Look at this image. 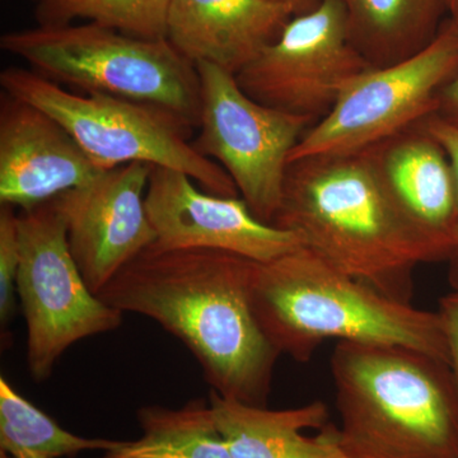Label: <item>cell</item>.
<instances>
[{
	"instance_id": "20",
	"label": "cell",
	"mask_w": 458,
	"mask_h": 458,
	"mask_svg": "<svg viewBox=\"0 0 458 458\" xmlns=\"http://www.w3.org/2000/svg\"><path fill=\"white\" fill-rule=\"evenodd\" d=\"M171 0H40L38 25H66L81 18L135 38H165Z\"/></svg>"
},
{
	"instance_id": "12",
	"label": "cell",
	"mask_w": 458,
	"mask_h": 458,
	"mask_svg": "<svg viewBox=\"0 0 458 458\" xmlns=\"http://www.w3.org/2000/svg\"><path fill=\"white\" fill-rule=\"evenodd\" d=\"M152 168L129 164L105 170L53 200L64 221L72 255L95 294L156 243L146 208Z\"/></svg>"
},
{
	"instance_id": "27",
	"label": "cell",
	"mask_w": 458,
	"mask_h": 458,
	"mask_svg": "<svg viewBox=\"0 0 458 458\" xmlns=\"http://www.w3.org/2000/svg\"><path fill=\"white\" fill-rule=\"evenodd\" d=\"M0 458H41L38 456H35V454H20L16 457L9 456V454H4V452H0Z\"/></svg>"
},
{
	"instance_id": "3",
	"label": "cell",
	"mask_w": 458,
	"mask_h": 458,
	"mask_svg": "<svg viewBox=\"0 0 458 458\" xmlns=\"http://www.w3.org/2000/svg\"><path fill=\"white\" fill-rule=\"evenodd\" d=\"M345 458H458L450 366L417 349L339 342L330 360Z\"/></svg>"
},
{
	"instance_id": "8",
	"label": "cell",
	"mask_w": 458,
	"mask_h": 458,
	"mask_svg": "<svg viewBox=\"0 0 458 458\" xmlns=\"http://www.w3.org/2000/svg\"><path fill=\"white\" fill-rule=\"evenodd\" d=\"M457 72L458 32L448 25L415 55L352 77L304 132L289 164L361 152L418 125L437 113L439 93Z\"/></svg>"
},
{
	"instance_id": "11",
	"label": "cell",
	"mask_w": 458,
	"mask_h": 458,
	"mask_svg": "<svg viewBox=\"0 0 458 458\" xmlns=\"http://www.w3.org/2000/svg\"><path fill=\"white\" fill-rule=\"evenodd\" d=\"M183 172L153 165L146 208L162 250H218L269 262L303 247L286 229L262 222L242 198L219 197L197 188Z\"/></svg>"
},
{
	"instance_id": "1",
	"label": "cell",
	"mask_w": 458,
	"mask_h": 458,
	"mask_svg": "<svg viewBox=\"0 0 458 458\" xmlns=\"http://www.w3.org/2000/svg\"><path fill=\"white\" fill-rule=\"evenodd\" d=\"M256 261L218 250L148 247L98 294L119 311L155 319L200 363L210 390L267 406L280 352L250 300Z\"/></svg>"
},
{
	"instance_id": "19",
	"label": "cell",
	"mask_w": 458,
	"mask_h": 458,
	"mask_svg": "<svg viewBox=\"0 0 458 458\" xmlns=\"http://www.w3.org/2000/svg\"><path fill=\"white\" fill-rule=\"evenodd\" d=\"M116 442L68 432L18 394L4 377L0 378V452L12 457L26 452L41 458H73L83 452L111 450Z\"/></svg>"
},
{
	"instance_id": "7",
	"label": "cell",
	"mask_w": 458,
	"mask_h": 458,
	"mask_svg": "<svg viewBox=\"0 0 458 458\" xmlns=\"http://www.w3.org/2000/svg\"><path fill=\"white\" fill-rule=\"evenodd\" d=\"M18 232L17 295L26 321L27 367L32 378L41 382L73 344L119 328L123 312L87 285L53 200L21 210Z\"/></svg>"
},
{
	"instance_id": "18",
	"label": "cell",
	"mask_w": 458,
	"mask_h": 458,
	"mask_svg": "<svg viewBox=\"0 0 458 458\" xmlns=\"http://www.w3.org/2000/svg\"><path fill=\"white\" fill-rule=\"evenodd\" d=\"M138 421L140 438L117 441L98 458H233L209 399H194L179 409L143 406Z\"/></svg>"
},
{
	"instance_id": "10",
	"label": "cell",
	"mask_w": 458,
	"mask_h": 458,
	"mask_svg": "<svg viewBox=\"0 0 458 458\" xmlns=\"http://www.w3.org/2000/svg\"><path fill=\"white\" fill-rule=\"evenodd\" d=\"M372 68L349 36L342 0H319L236 74L250 98L318 122L352 77Z\"/></svg>"
},
{
	"instance_id": "6",
	"label": "cell",
	"mask_w": 458,
	"mask_h": 458,
	"mask_svg": "<svg viewBox=\"0 0 458 458\" xmlns=\"http://www.w3.org/2000/svg\"><path fill=\"white\" fill-rule=\"evenodd\" d=\"M0 84L7 95L29 102L62 123L101 170L129 164L159 165L183 172L210 194L238 197L227 172L190 143L194 126L164 108L98 93L72 92L17 66L0 73Z\"/></svg>"
},
{
	"instance_id": "25",
	"label": "cell",
	"mask_w": 458,
	"mask_h": 458,
	"mask_svg": "<svg viewBox=\"0 0 458 458\" xmlns=\"http://www.w3.org/2000/svg\"><path fill=\"white\" fill-rule=\"evenodd\" d=\"M274 2L284 4L293 12V14L304 13L318 5L319 0H274Z\"/></svg>"
},
{
	"instance_id": "22",
	"label": "cell",
	"mask_w": 458,
	"mask_h": 458,
	"mask_svg": "<svg viewBox=\"0 0 458 458\" xmlns=\"http://www.w3.org/2000/svg\"><path fill=\"white\" fill-rule=\"evenodd\" d=\"M423 125L434 140L441 144L445 153H447L452 168H454L458 195V129L450 125V123L443 122L437 114H432V116L424 120ZM447 262L448 282H450L452 291L458 292V238L454 252H452L451 258L448 259Z\"/></svg>"
},
{
	"instance_id": "14",
	"label": "cell",
	"mask_w": 458,
	"mask_h": 458,
	"mask_svg": "<svg viewBox=\"0 0 458 458\" xmlns=\"http://www.w3.org/2000/svg\"><path fill=\"white\" fill-rule=\"evenodd\" d=\"M388 195L432 251L448 261L458 238V195L450 158L423 122L369 148Z\"/></svg>"
},
{
	"instance_id": "4",
	"label": "cell",
	"mask_w": 458,
	"mask_h": 458,
	"mask_svg": "<svg viewBox=\"0 0 458 458\" xmlns=\"http://www.w3.org/2000/svg\"><path fill=\"white\" fill-rule=\"evenodd\" d=\"M250 300L269 342L301 363L334 339L408 346L450 366L438 312L386 297L304 247L255 262Z\"/></svg>"
},
{
	"instance_id": "16",
	"label": "cell",
	"mask_w": 458,
	"mask_h": 458,
	"mask_svg": "<svg viewBox=\"0 0 458 458\" xmlns=\"http://www.w3.org/2000/svg\"><path fill=\"white\" fill-rule=\"evenodd\" d=\"M209 403L233 458H345L322 401L270 410L210 390Z\"/></svg>"
},
{
	"instance_id": "13",
	"label": "cell",
	"mask_w": 458,
	"mask_h": 458,
	"mask_svg": "<svg viewBox=\"0 0 458 458\" xmlns=\"http://www.w3.org/2000/svg\"><path fill=\"white\" fill-rule=\"evenodd\" d=\"M62 123L5 93L0 105V201L31 210L101 174Z\"/></svg>"
},
{
	"instance_id": "26",
	"label": "cell",
	"mask_w": 458,
	"mask_h": 458,
	"mask_svg": "<svg viewBox=\"0 0 458 458\" xmlns=\"http://www.w3.org/2000/svg\"><path fill=\"white\" fill-rule=\"evenodd\" d=\"M443 5L450 12V25L458 32V0H443Z\"/></svg>"
},
{
	"instance_id": "17",
	"label": "cell",
	"mask_w": 458,
	"mask_h": 458,
	"mask_svg": "<svg viewBox=\"0 0 458 458\" xmlns=\"http://www.w3.org/2000/svg\"><path fill=\"white\" fill-rule=\"evenodd\" d=\"M352 44L373 68L418 54L438 35L443 0H342Z\"/></svg>"
},
{
	"instance_id": "5",
	"label": "cell",
	"mask_w": 458,
	"mask_h": 458,
	"mask_svg": "<svg viewBox=\"0 0 458 458\" xmlns=\"http://www.w3.org/2000/svg\"><path fill=\"white\" fill-rule=\"evenodd\" d=\"M0 47L60 86L153 105L199 126L197 66L167 38H135L98 23H66L4 33Z\"/></svg>"
},
{
	"instance_id": "9",
	"label": "cell",
	"mask_w": 458,
	"mask_h": 458,
	"mask_svg": "<svg viewBox=\"0 0 458 458\" xmlns=\"http://www.w3.org/2000/svg\"><path fill=\"white\" fill-rule=\"evenodd\" d=\"M200 78V134L195 149L221 165L262 222L273 225L282 204L289 157L311 119L255 101L236 74L219 66L195 65Z\"/></svg>"
},
{
	"instance_id": "21",
	"label": "cell",
	"mask_w": 458,
	"mask_h": 458,
	"mask_svg": "<svg viewBox=\"0 0 458 458\" xmlns=\"http://www.w3.org/2000/svg\"><path fill=\"white\" fill-rule=\"evenodd\" d=\"M21 264L18 214L11 205L0 209V321L7 327L16 309L17 278Z\"/></svg>"
},
{
	"instance_id": "24",
	"label": "cell",
	"mask_w": 458,
	"mask_h": 458,
	"mask_svg": "<svg viewBox=\"0 0 458 458\" xmlns=\"http://www.w3.org/2000/svg\"><path fill=\"white\" fill-rule=\"evenodd\" d=\"M434 114L458 129V72L439 93L438 108Z\"/></svg>"
},
{
	"instance_id": "23",
	"label": "cell",
	"mask_w": 458,
	"mask_h": 458,
	"mask_svg": "<svg viewBox=\"0 0 458 458\" xmlns=\"http://www.w3.org/2000/svg\"><path fill=\"white\" fill-rule=\"evenodd\" d=\"M441 318L445 342H447L450 369L458 390V292L445 295L439 301Z\"/></svg>"
},
{
	"instance_id": "28",
	"label": "cell",
	"mask_w": 458,
	"mask_h": 458,
	"mask_svg": "<svg viewBox=\"0 0 458 458\" xmlns=\"http://www.w3.org/2000/svg\"><path fill=\"white\" fill-rule=\"evenodd\" d=\"M36 2H40V0H36Z\"/></svg>"
},
{
	"instance_id": "2",
	"label": "cell",
	"mask_w": 458,
	"mask_h": 458,
	"mask_svg": "<svg viewBox=\"0 0 458 458\" xmlns=\"http://www.w3.org/2000/svg\"><path fill=\"white\" fill-rule=\"evenodd\" d=\"M273 225L293 232L331 267L403 303H411L419 265L436 262L388 195L369 149L291 162Z\"/></svg>"
},
{
	"instance_id": "15",
	"label": "cell",
	"mask_w": 458,
	"mask_h": 458,
	"mask_svg": "<svg viewBox=\"0 0 458 458\" xmlns=\"http://www.w3.org/2000/svg\"><path fill=\"white\" fill-rule=\"evenodd\" d=\"M293 16L274 0H171L165 38L192 64L237 74Z\"/></svg>"
}]
</instances>
